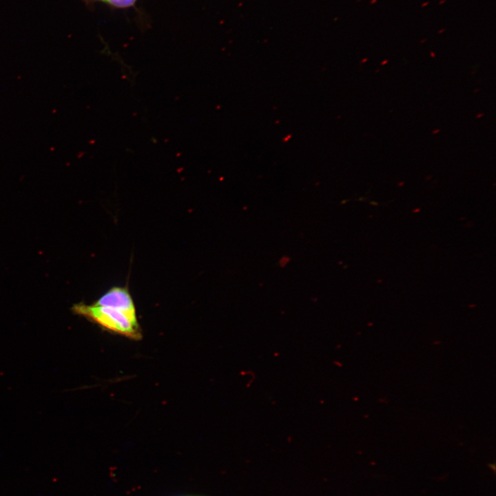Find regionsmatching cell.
<instances>
[{
    "label": "cell",
    "mask_w": 496,
    "mask_h": 496,
    "mask_svg": "<svg viewBox=\"0 0 496 496\" xmlns=\"http://www.w3.org/2000/svg\"><path fill=\"white\" fill-rule=\"evenodd\" d=\"M72 311L99 324L105 330L120 334L128 338L139 340L142 338L138 321L132 320L123 311L95 304L78 303Z\"/></svg>",
    "instance_id": "cell-1"
},
{
    "label": "cell",
    "mask_w": 496,
    "mask_h": 496,
    "mask_svg": "<svg viewBox=\"0 0 496 496\" xmlns=\"http://www.w3.org/2000/svg\"><path fill=\"white\" fill-rule=\"evenodd\" d=\"M94 304L118 309L132 320L138 321L136 307L127 287H113L104 293Z\"/></svg>",
    "instance_id": "cell-2"
},
{
    "label": "cell",
    "mask_w": 496,
    "mask_h": 496,
    "mask_svg": "<svg viewBox=\"0 0 496 496\" xmlns=\"http://www.w3.org/2000/svg\"><path fill=\"white\" fill-rule=\"evenodd\" d=\"M138 0H87V2H100L110 7L125 9L134 6Z\"/></svg>",
    "instance_id": "cell-3"
},
{
    "label": "cell",
    "mask_w": 496,
    "mask_h": 496,
    "mask_svg": "<svg viewBox=\"0 0 496 496\" xmlns=\"http://www.w3.org/2000/svg\"><path fill=\"white\" fill-rule=\"evenodd\" d=\"M428 4H429V1H426V2L424 3H422L421 6H422V7H425V6H426L428 5Z\"/></svg>",
    "instance_id": "cell-4"
},
{
    "label": "cell",
    "mask_w": 496,
    "mask_h": 496,
    "mask_svg": "<svg viewBox=\"0 0 496 496\" xmlns=\"http://www.w3.org/2000/svg\"><path fill=\"white\" fill-rule=\"evenodd\" d=\"M377 1H378V0H371L369 3H370V4H373V3H376Z\"/></svg>",
    "instance_id": "cell-5"
},
{
    "label": "cell",
    "mask_w": 496,
    "mask_h": 496,
    "mask_svg": "<svg viewBox=\"0 0 496 496\" xmlns=\"http://www.w3.org/2000/svg\"><path fill=\"white\" fill-rule=\"evenodd\" d=\"M445 30H446L445 28H443V29L439 30V31H438V33H442V32H443Z\"/></svg>",
    "instance_id": "cell-6"
},
{
    "label": "cell",
    "mask_w": 496,
    "mask_h": 496,
    "mask_svg": "<svg viewBox=\"0 0 496 496\" xmlns=\"http://www.w3.org/2000/svg\"><path fill=\"white\" fill-rule=\"evenodd\" d=\"M446 1V0L440 1L439 2V4L441 5V4L444 3Z\"/></svg>",
    "instance_id": "cell-7"
}]
</instances>
